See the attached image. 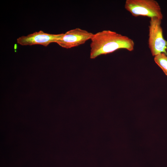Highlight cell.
<instances>
[{
    "label": "cell",
    "mask_w": 167,
    "mask_h": 167,
    "mask_svg": "<svg viewBox=\"0 0 167 167\" xmlns=\"http://www.w3.org/2000/svg\"><path fill=\"white\" fill-rule=\"evenodd\" d=\"M124 7L135 17L143 16L163 19L160 6L155 0H126Z\"/></svg>",
    "instance_id": "2"
},
{
    "label": "cell",
    "mask_w": 167,
    "mask_h": 167,
    "mask_svg": "<svg viewBox=\"0 0 167 167\" xmlns=\"http://www.w3.org/2000/svg\"><path fill=\"white\" fill-rule=\"evenodd\" d=\"M91 40L90 58L92 59L120 49L131 51L134 48V42L132 39L109 30H104L94 34Z\"/></svg>",
    "instance_id": "1"
},
{
    "label": "cell",
    "mask_w": 167,
    "mask_h": 167,
    "mask_svg": "<svg viewBox=\"0 0 167 167\" xmlns=\"http://www.w3.org/2000/svg\"><path fill=\"white\" fill-rule=\"evenodd\" d=\"M161 20L153 17L149 21L148 45L152 55L154 57L162 53L167 54V41L163 37Z\"/></svg>",
    "instance_id": "3"
},
{
    "label": "cell",
    "mask_w": 167,
    "mask_h": 167,
    "mask_svg": "<svg viewBox=\"0 0 167 167\" xmlns=\"http://www.w3.org/2000/svg\"><path fill=\"white\" fill-rule=\"evenodd\" d=\"M154 60L167 76V54L163 53L158 54L154 57Z\"/></svg>",
    "instance_id": "6"
},
{
    "label": "cell",
    "mask_w": 167,
    "mask_h": 167,
    "mask_svg": "<svg viewBox=\"0 0 167 167\" xmlns=\"http://www.w3.org/2000/svg\"><path fill=\"white\" fill-rule=\"evenodd\" d=\"M93 35L86 30L76 28L63 33L55 43L62 47L70 49L84 44L88 40H91Z\"/></svg>",
    "instance_id": "4"
},
{
    "label": "cell",
    "mask_w": 167,
    "mask_h": 167,
    "mask_svg": "<svg viewBox=\"0 0 167 167\" xmlns=\"http://www.w3.org/2000/svg\"><path fill=\"white\" fill-rule=\"evenodd\" d=\"M63 34H49L40 30L26 36H20L17 39V42L22 45H40L47 46L51 43H55V41L61 37Z\"/></svg>",
    "instance_id": "5"
}]
</instances>
